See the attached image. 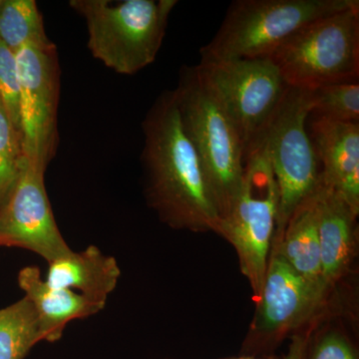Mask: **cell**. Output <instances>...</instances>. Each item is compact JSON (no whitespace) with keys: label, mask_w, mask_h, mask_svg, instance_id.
<instances>
[{"label":"cell","mask_w":359,"mask_h":359,"mask_svg":"<svg viewBox=\"0 0 359 359\" xmlns=\"http://www.w3.org/2000/svg\"><path fill=\"white\" fill-rule=\"evenodd\" d=\"M44 170L25 157L0 202V247L20 248L47 263L71 250L59 230L46 192Z\"/></svg>","instance_id":"cell-11"},{"label":"cell","mask_w":359,"mask_h":359,"mask_svg":"<svg viewBox=\"0 0 359 359\" xmlns=\"http://www.w3.org/2000/svg\"><path fill=\"white\" fill-rule=\"evenodd\" d=\"M309 116V90L290 87L257 141L266 149L278 186V219L273 245L282 238L295 210L320 187L318 158L306 130Z\"/></svg>","instance_id":"cell-7"},{"label":"cell","mask_w":359,"mask_h":359,"mask_svg":"<svg viewBox=\"0 0 359 359\" xmlns=\"http://www.w3.org/2000/svg\"><path fill=\"white\" fill-rule=\"evenodd\" d=\"M120 276L121 269L115 257L91 245L81 252L70 250L48 263L44 280L52 287L78 290L89 299L106 304Z\"/></svg>","instance_id":"cell-15"},{"label":"cell","mask_w":359,"mask_h":359,"mask_svg":"<svg viewBox=\"0 0 359 359\" xmlns=\"http://www.w3.org/2000/svg\"><path fill=\"white\" fill-rule=\"evenodd\" d=\"M0 40L15 54L25 46L54 45L47 36L43 18L34 0H2Z\"/></svg>","instance_id":"cell-17"},{"label":"cell","mask_w":359,"mask_h":359,"mask_svg":"<svg viewBox=\"0 0 359 359\" xmlns=\"http://www.w3.org/2000/svg\"><path fill=\"white\" fill-rule=\"evenodd\" d=\"M22 158L21 134L0 99V202L13 185Z\"/></svg>","instance_id":"cell-21"},{"label":"cell","mask_w":359,"mask_h":359,"mask_svg":"<svg viewBox=\"0 0 359 359\" xmlns=\"http://www.w3.org/2000/svg\"><path fill=\"white\" fill-rule=\"evenodd\" d=\"M166 359H173V358H166ZM224 359H275L271 358H264V356H252V355H242L238 356V358H224ZM283 359H289L287 356H285V358Z\"/></svg>","instance_id":"cell-23"},{"label":"cell","mask_w":359,"mask_h":359,"mask_svg":"<svg viewBox=\"0 0 359 359\" xmlns=\"http://www.w3.org/2000/svg\"><path fill=\"white\" fill-rule=\"evenodd\" d=\"M318 214L323 278L332 292L355 257L359 214L323 184L318 190Z\"/></svg>","instance_id":"cell-13"},{"label":"cell","mask_w":359,"mask_h":359,"mask_svg":"<svg viewBox=\"0 0 359 359\" xmlns=\"http://www.w3.org/2000/svg\"><path fill=\"white\" fill-rule=\"evenodd\" d=\"M271 254L280 257L309 283L332 294L323 282L321 269L318 191L295 210Z\"/></svg>","instance_id":"cell-16"},{"label":"cell","mask_w":359,"mask_h":359,"mask_svg":"<svg viewBox=\"0 0 359 359\" xmlns=\"http://www.w3.org/2000/svg\"><path fill=\"white\" fill-rule=\"evenodd\" d=\"M271 59L290 88L358 81L359 4L304 26Z\"/></svg>","instance_id":"cell-6"},{"label":"cell","mask_w":359,"mask_h":359,"mask_svg":"<svg viewBox=\"0 0 359 359\" xmlns=\"http://www.w3.org/2000/svg\"><path fill=\"white\" fill-rule=\"evenodd\" d=\"M311 116L334 122H359L358 81L339 82L309 90Z\"/></svg>","instance_id":"cell-20"},{"label":"cell","mask_w":359,"mask_h":359,"mask_svg":"<svg viewBox=\"0 0 359 359\" xmlns=\"http://www.w3.org/2000/svg\"><path fill=\"white\" fill-rule=\"evenodd\" d=\"M2 0H0V6H1Z\"/></svg>","instance_id":"cell-24"},{"label":"cell","mask_w":359,"mask_h":359,"mask_svg":"<svg viewBox=\"0 0 359 359\" xmlns=\"http://www.w3.org/2000/svg\"><path fill=\"white\" fill-rule=\"evenodd\" d=\"M196 66L237 128L247 154L290 87L271 58L201 60Z\"/></svg>","instance_id":"cell-8"},{"label":"cell","mask_w":359,"mask_h":359,"mask_svg":"<svg viewBox=\"0 0 359 359\" xmlns=\"http://www.w3.org/2000/svg\"><path fill=\"white\" fill-rule=\"evenodd\" d=\"M40 341L39 320L27 297L0 309V359H25Z\"/></svg>","instance_id":"cell-19"},{"label":"cell","mask_w":359,"mask_h":359,"mask_svg":"<svg viewBox=\"0 0 359 359\" xmlns=\"http://www.w3.org/2000/svg\"><path fill=\"white\" fill-rule=\"evenodd\" d=\"M18 282L36 313L42 341H58L71 321L89 318L106 306L74 290L52 287L37 266L20 269Z\"/></svg>","instance_id":"cell-14"},{"label":"cell","mask_w":359,"mask_h":359,"mask_svg":"<svg viewBox=\"0 0 359 359\" xmlns=\"http://www.w3.org/2000/svg\"><path fill=\"white\" fill-rule=\"evenodd\" d=\"M278 186L261 142L247 151L244 176L237 199L215 233L235 250L241 273L255 299L263 287L278 219Z\"/></svg>","instance_id":"cell-5"},{"label":"cell","mask_w":359,"mask_h":359,"mask_svg":"<svg viewBox=\"0 0 359 359\" xmlns=\"http://www.w3.org/2000/svg\"><path fill=\"white\" fill-rule=\"evenodd\" d=\"M358 4V0H236L214 39L201 49V60L271 58L304 26Z\"/></svg>","instance_id":"cell-4"},{"label":"cell","mask_w":359,"mask_h":359,"mask_svg":"<svg viewBox=\"0 0 359 359\" xmlns=\"http://www.w3.org/2000/svg\"><path fill=\"white\" fill-rule=\"evenodd\" d=\"M330 292L309 283L271 254L256 313L243 344V355L259 356L325 313Z\"/></svg>","instance_id":"cell-9"},{"label":"cell","mask_w":359,"mask_h":359,"mask_svg":"<svg viewBox=\"0 0 359 359\" xmlns=\"http://www.w3.org/2000/svg\"><path fill=\"white\" fill-rule=\"evenodd\" d=\"M177 0H71L83 18L89 51L118 74L134 75L156 60Z\"/></svg>","instance_id":"cell-3"},{"label":"cell","mask_w":359,"mask_h":359,"mask_svg":"<svg viewBox=\"0 0 359 359\" xmlns=\"http://www.w3.org/2000/svg\"><path fill=\"white\" fill-rule=\"evenodd\" d=\"M145 198L174 230L216 231L219 214L195 148L183 126L173 90L161 93L142 123Z\"/></svg>","instance_id":"cell-1"},{"label":"cell","mask_w":359,"mask_h":359,"mask_svg":"<svg viewBox=\"0 0 359 359\" xmlns=\"http://www.w3.org/2000/svg\"><path fill=\"white\" fill-rule=\"evenodd\" d=\"M311 136L323 165L320 183L359 214V122L313 118Z\"/></svg>","instance_id":"cell-12"},{"label":"cell","mask_w":359,"mask_h":359,"mask_svg":"<svg viewBox=\"0 0 359 359\" xmlns=\"http://www.w3.org/2000/svg\"><path fill=\"white\" fill-rule=\"evenodd\" d=\"M316 318L308 334L297 335L289 359H359L355 344L339 321Z\"/></svg>","instance_id":"cell-18"},{"label":"cell","mask_w":359,"mask_h":359,"mask_svg":"<svg viewBox=\"0 0 359 359\" xmlns=\"http://www.w3.org/2000/svg\"><path fill=\"white\" fill-rule=\"evenodd\" d=\"M173 91L182 126L199 157L219 219L224 218L237 199L244 176L242 138L197 66L182 68Z\"/></svg>","instance_id":"cell-2"},{"label":"cell","mask_w":359,"mask_h":359,"mask_svg":"<svg viewBox=\"0 0 359 359\" xmlns=\"http://www.w3.org/2000/svg\"><path fill=\"white\" fill-rule=\"evenodd\" d=\"M20 93V74L16 54L0 40V99L14 126L21 134Z\"/></svg>","instance_id":"cell-22"},{"label":"cell","mask_w":359,"mask_h":359,"mask_svg":"<svg viewBox=\"0 0 359 359\" xmlns=\"http://www.w3.org/2000/svg\"><path fill=\"white\" fill-rule=\"evenodd\" d=\"M23 157L46 171L59 143L60 66L57 47L25 46L16 53Z\"/></svg>","instance_id":"cell-10"}]
</instances>
